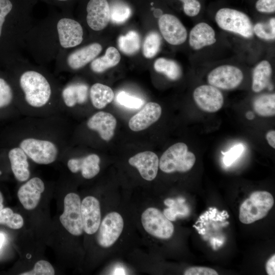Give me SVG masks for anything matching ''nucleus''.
<instances>
[{"instance_id":"nucleus-1","label":"nucleus","mask_w":275,"mask_h":275,"mask_svg":"<svg viewBox=\"0 0 275 275\" xmlns=\"http://www.w3.org/2000/svg\"><path fill=\"white\" fill-rule=\"evenodd\" d=\"M84 39V30L77 21L67 17L40 22L28 33L25 44L39 63L57 59L68 49L79 45Z\"/></svg>"},{"instance_id":"nucleus-3","label":"nucleus","mask_w":275,"mask_h":275,"mask_svg":"<svg viewBox=\"0 0 275 275\" xmlns=\"http://www.w3.org/2000/svg\"><path fill=\"white\" fill-rule=\"evenodd\" d=\"M196 162L195 154L188 150L183 143H177L170 146L161 155L159 161L160 170L164 173L186 172L190 170Z\"/></svg>"},{"instance_id":"nucleus-41","label":"nucleus","mask_w":275,"mask_h":275,"mask_svg":"<svg viewBox=\"0 0 275 275\" xmlns=\"http://www.w3.org/2000/svg\"><path fill=\"white\" fill-rule=\"evenodd\" d=\"M185 275H217V272L213 269L206 267H191L187 269Z\"/></svg>"},{"instance_id":"nucleus-35","label":"nucleus","mask_w":275,"mask_h":275,"mask_svg":"<svg viewBox=\"0 0 275 275\" xmlns=\"http://www.w3.org/2000/svg\"><path fill=\"white\" fill-rule=\"evenodd\" d=\"M116 100L119 104L129 108H140L144 103L142 99L132 96L124 91L118 93Z\"/></svg>"},{"instance_id":"nucleus-43","label":"nucleus","mask_w":275,"mask_h":275,"mask_svg":"<svg viewBox=\"0 0 275 275\" xmlns=\"http://www.w3.org/2000/svg\"><path fill=\"white\" fill-rule=\"evenodd\" d=\"M266 270L268 274H275V255H273L267 261L266 264Z\"/></svg>"},{"instance_id":"nucleus-30","label":"nucleus","mask_w":275,"mask_h":275,"mask_svg":"<svg viewBox=\"0 0 275 275\" xmlns=\"http://www.w3.org/2000/svg\"><path fill=\"white\" fill-rule=\"evenodd\" d=\"M110 20L114 23L121 24L125 22L131 14L130 7L125 2L114 0L109 6Z\"/></svg>"},{"instance_id":"nucleus-10","label":"nucleus","mask_w":275,"mask_h":275,"mask_svg":"<svg viewBox=\"0 0 275 275\" xmlns=\"http://www.w3.org/2000/svg\"><path fill=\"white\" fill-rule=\"evenodd\" d=\"M243 75L237 67L225 65L212 70L207 77L208 83L217 88L231 90L236 88L242 81Z\"/></svg>"},{"instance_id":"nucleus-29","label":"nucleus","mask_w":275,"mask_h":275,"mask_svg":"<svg viewBox=\"0 0 275 275\" xmlns=\"http://www.w3.org/2000/svg\"><path fill=\"white\" fill-rule=\"evenodd\" d=\"M155 70L164 74L172 80L178 79L181 75V70L179 65L174 61L163 58L157 59L154 63Z\"/></svg>"},{"instance_id":"nucleus-13","label":"nucleus","mask_w":275,"mask_h":275,"mask_svg":"<svg viewBox=\"0 0 275 275\" xmlns=\"http://www.w3.org/2000/svg\"><path fill=\"white\" fill-rule=\"evenodd\" d=\"M101 50V44L98 43H92L68 53L65 59L57 60V63L65 64L72 70H78L94 60Z\"/></svg>"},{"instance_id":"nucleus-16","label":"nucleus","mask_w":275,"mask_h":275,"mask_svg":"<svg viewBox=\"0 0 275 275\" xmlns=\"http://www.w3.org/2000/svg\"><path fill=\"white\" fill-rule=\"evenodd\" d=\"M45 186L39 178L34 177L23 184L17 192L18 198L26 210H33L38 205Z\"/></svg>"},{"instance_id":"nucleus-38","label":"nucleus","mask_w":275,"mask_h":275,"mask_svg":"<svg viewBox=\"0 0 275 275\" xmlns=\"http://www.w3.org/2000/svg\"><path fill=\"white\" fill-rule=\"evenodd\" d=\"M243 151L244 147L240 144L234 145L227 152L222 151L224 163L226 166H230L241 156Z\"/></svg>"},{"instance_id":"nucleus-27","label":"nucleus","mask_w":275,"mask_h":275,"mask_svg":"<svg viewBox=\"0 0 275 275\" xmlns=\"http://www.w3.org/2000/svg\"><path fill=\"white\" fill-rule=\"evenodd\" d=\"M255 112L262 117H271L275 115V94H262L257 97L253 102Z\"/></svg>"},{"instance_id":"nucleus-21","label":"nucleus","mask_w":275,"mask_h":275,"mask_svg":"<svg viewBox=\"0 0 275 275\" xmlns=\"http://www.w3.org/2000/svg\"><path fill=\"white\" fill-rule=\"evenodd\" d=\"M216 42L215 33L209 24L200 22L196 24L190 31L189 43L195 50L211 45Z\"/></svg>"},{"instance_id":"nucleus-4","label":"nucleus","mask_w":275,"mask_h":275,"mask_svg":"<svg viewBox=\"0 0 275 275\" xmlns=\"http://www.w3.org/2000/svg\"><path fill=\"white\" fill-rule=\"evenodd\" d=\"M274 204L273 198L266 191H256L241 205L239 209L240 221L250 224L266 216Z\"/></svg>"},{"instance_id":"nucleus-48","label":"nucleus","mask_w":275,"mask_h":275,"mask_svg":"<svg viewBox=\"0 0 275 275\" xmlns=\"http://www.w3.org/2000/svg\"><path fill=\"white\" fill-rule=\"evenodd\" d=\"M246 117L249 119H252L253 118V116L251 112L248 113Z\"/></svg>"},{"instance_id":"nucleus-20","label":"nucleus","mask_w":275,"mask_h":275,"mask_svg":"<svg viewBox=\"0 0 275 275\" xmlns=\"http://www.w3.org/2000/svg\"><path fill=\"white\" fill-rule=\"evenodd\" d=\"M100 158L95 154H91L80 158H72L67 162L70 171L74 173L81 171L82 177L91 179L100 171Z\"/></svg>"},{"instance_id":"nucleus-46","label":"nucleus","mask_w":275,"mask_h":275,"mask_svg":"<svg viewBox=\"0 0 275 275\" xmlns=\"http://www.w3.org/2000/svg\"><path fill=\"white\" fill-rule=\"evenodd\" d=\"M4 240H5L4 235L3 233H0V249L2 247Z\"/></svg>"},{"instance_id":"nucleus-28","label":"nucleus","mask_w":275,"mask_h":275,"mask_svg":"<svg viewBox=\"0 0 275 275\" xmlns=\"http://www.w3.org/2000/svg\"><path fill=\"white\" fill-rule=\"evenodd\" d=\"M118 45L123 53L128 56L133 55L138 52L140 48V36L136 31H129L125 35L119 37Z\"/></svg>"},{"instance_id":"nucleus-9","label":"nucleus","mask_w":275,"mask_h":275,"mask_svg":"<svg viewBox=\"0 0 275 275\" xmlns=\"http://www.w3.org/2000/svg\"><path fill=\"white\" fill-rule=\"evenodd\" d=\"M124 226L122 216L116 212L108 213L99 227L97 240L101 246L107 248L113 245L121 235Z\"/></svg>"},{"instance_id":"nucleus-42","label":"nucleus","mask_w":275,"mask_h":275,"mask_svg":"<svg viewBox=\"0 0 275 275\" xmlns=\"http://www.w3.org/2000/svg\"><path fill=\"white\" fill-rule=\"evenodd\" d=\"M256 9L260 12L272 13L275 11V0H258Z\"/></svg>"},{"instance_id":"nucleus-8","label":"nucleus","mask_w":275,"mask_h":275,"mask_svg":"<svg viewBox=\"0 0 275 275\" xmlns=\"http://www.w3.org/2000/svg\"><path fill=\"white\" fill-rule=\"evenodd\" d=\"M19 146L28 157L38 164L51 163L57 157V147L48 141L28 138L22 141Z\"/></svg>"},{"instance_id":"nucleus-2","label":"nucleus","mask_w":275,"mask_h":275,"mask_svg":"<svg viewBox=\"0 0 275 275\" xmlns=\"http://www.w3.org/2000/svg\"><path fill=\"white\" fill-rule=\"evenodd\" d=\"M19 79L20 88L26 102L34 107L45 105L50 99L51 85L43 73L35 67H26Z\"/></svg>"},{"instance_id":"nucleus-7","label":"nucleus","mask_w":275,"mask_h":275,"mask_svg":"<svg viewBox=\"0 0 275 275\" xmlns=\"http://www.w3.org/2000/svg\"><path fill=\"white\" fill-rule=\"evenodd\" d=\"M64 211L60 216L63 227L71 234L79 236L83 232L81 214V202L75 193L67 194L64 200Z\"/></svg>"},{"instance_id":"nucleus-14","label":"nucleus","mask_w":275,"mask_h":275,"mask_svg":"<svg viewBox=\"0 0 275 275\" xmlns=\"http://www.w3.org/2000/svg\"><path fill=\"white\" fill-rule=\"evenodd\" d=\"M86 21L95 31L103 30L110 20L109 6L107 0H90L87 6Z\"/></svg>"},{"instance_id":"nucleus-17","label":"nucleus","mask_w":275,"mask_h":275,"mask_svg":"<svg viewBox=\"0 0 275 275\" xmlns=\"http://www.w3.org/2000/svg\"><path fill=\"white\" fill-rule=\"evenodd\" d=\"M129 163L139 170L141 176L145 180L151 181L157 175L159 159L157 155L151 151L139 153L129 159Z\"/></svg>"},{"instance_id":"nucleus-19","label":"nucleus","mask_w":275,"mask_h":275,"mask_svg":"<svg viewBox=\"0 0 275 275\" xmlns=\"http://www.w3.org/2000/svg\"><path fill=\"white\" fill-rule=\"evenodd\" d=\"M116 125V118L111 114L104 112L96 113L87 122L88 128L97 131L101 139L106 141L114 136Z\"/></svg>"},{"instance_id":"nucleus-49","label":"nucleus","mask_w":275,"mask_h":275,"mask_svg":"<svg viewBox=\"0 0 275 275\" xmlns=\"http://www.w3.org/2000/svg\"><path fill=\"white\" fill-rule=\"evenodd\" d=\"M58 1H59V2H66V1H68L69 0H57Z\"/></svg>"},{"instance_id":"nucleus-32","label":"nucleus","mask_w":275,"mask_h":275,"mask_svg":"<svg viewBox=\"0 0 275 275\" xmlns=\"http://www.w3.org/2000/svg\"><path fill=\"white\" fill-rule=\"evenodd\" d=\"M0 224L6 225L12 229H19L23 225V219L21 215L14 213L10 208H3L0 210Z\"/></svg>"},{"instance_id":"nucleus-6","label":"nucleus","mask_w":275,"mask_h":275,"mask_svg":"<svg viewBox=\"0 0 275 275\" xmlns=\"http://www.w3.org/2000/svg\"><path fill=\"white\" fill-rule=\"evenodd\" d=\"M141 222L144 229L150 235L160 239H169L174 227L171 222L159 210L150 207L142 214Z\"/></svg>"},{"instance_id":"nucleus-15","label":"nucleus","mask_w":275,"mask_h":275,"mask_svg":"<svg viewBox=\"0 0 275 275\" xmlns=\"http://www.w3.org/2000/svg\"><path fill=\"white\" fill-rule=\"evenodd\" d=\"M81 214L84 231L93 234L98 230L101 222L99 201L93 196H88L81 203Z\"/></svg>"},{"instance_id":"nucleus-23","label":"nucleus","mask_w":275,"mask_h":275,"mask_svg":"<svg viewBox=\"0 0 275 275\" xmlns=\"http://www.w3.org/2000/svg\"><path fill=\"white\" fill-rule=\"evenodd\" d=\"M88 87L81 83L71 84L65 87L62 92L66 106L71 107L76 103H85L88 98Z\"/></svg>"},{"instance_id":"nucleus-24","label":"nucleus","mask_w":275,"mask_h":275,"mask_svg":"<svg viewBox=\"0 0 275 275\" xmlns=\"http://www.w3.org/2000/svg\"><path fill=\"white\" fill-rule=\"evenodd\" d=\"M272 74V68L270 63L263 60L254 68L252 78V90L259 92L268 85Z\"/></svg>"},{"instance_id":"nucleus-25","label":"nucleus","mask_w":275,"mask_h":275,"mask_svg":"<svg viewBox=\"0 0 275 275\" xmlns=\"http://www.w3.org/2000/svg\"><path fill=\"white\" fill-rule=\"evenodd\" d=\"M120 60L119 52L115 47L111 46L107 48L103 56L95 58L91 62L90 68L95 73H102L116 66Z\"/></svg>"},{"instance_id":"nucleus-11","label":"nucleus","mask_w":275,"mask_h":275,"mask_svg":"<svg viewBox=\"0 0 275 275\" xmlns=\"http://www.w3.org/2000/svg\"><path fill=\"white\" fill-rule=\"evenodd\" d=\"M193 96L198 106L202 111L214 113L219 110L224 104L221 92L211 85H202L195 89Z\"/></svg>"},{"instance_id":"nucleus-31","label":"nucleus","mask_w":275,"mask_h":275,"mask_svg":"<svg viewBox=\"0 0 275 275\" xmlns=\"http://www.w3.org/2000/svg\"><path fill=\"white\" fill-rule=\"evenodd\" d=\"M161 45V37L155 32L149 33L145 37L143 45V53L148 59L152 58L158 52Z\"/></svg>"},{"instance_id":"nucleus-5","label":"nucleus","mask_w":275,"mask_h":275,"mask_svg":"<svg viewBox=\"0 0 275 275\" xmlns=\"http://www.w3.org/2000/svg\"><path fill=\"white\" fill-rule=\"evenodd\" d=\"M215 20L223 30L250 38L254 34L253 25L249 17L238 10L222 8L216 13Z\"/></svg>"},{"instance_id":"nucleus-47","label":"nucleus","mask_w":275,"mask_h":275,"mask_svg":"<svg viewBox=\"0 0 275 275\" xmlns=\"http://www.w3.org/2000/svg\"><path fill=\"white\" fill-rule=\"evenodd\" d=\"M3 208V197L1 192L0 191V210H1Z\"/></svg>"},{"instance_id":"nucleus-12","label":"nucleus","mask_w":275,"mask_h":275,"mask_svg":"<svg viewBox=\"0 0 275 275\" xmlns=\"http://www.w3.org/2000/svg\"><path fill=\"white\" fill-rule=\"evenodd\" d=\"M159 30L164 39L174 45L183 43L187 38V31L181 21L175 16L166 14L158 20Z\"/></svg>"},{"instance_id":"nucleus-40","label":"nucleus","mask_w":275,"mask_h":275,"mask_svg":"<svg viewBox=\"0 0 275 275\" xmlns=\"http://www.w3.org/2000/svg\"><path fill=\"white\" fill-rule=\"evenodd\" d=\"M10 0H0V38L2 36V26L8 14L13 9Z\"/></svg>"},{"instance_id":"nucleus-22","label":"nucleus","mask_w":275,"mask_h":275,"mask_svg":"<svg viewBox=\"0 0 275 275\" xmlns=\"http://www.w3.org/2000/svg\"><path fill=\"white\" fill-rule=\"evenodd\" d=\"M8 156L15 178L20 182L27 180L30 172L27 155L24 152L20 147L14 148L9 151Z\"/></svg>"},{"instance_id":"nucleus-37","label":"nucleus","mask_w":275,"mask_h":275,"mask_svg":"<svg viewBox=\"0 0 275 275\" xmlns=\"http://www.w3.org/2000/svg\"><path fill=\"white\" fill-rule=\"evenodd\" d=\"M13 98L12 89L3 78H0V108L9 105Z\"/></svg>"},{"instance_id":"nucleus-33","label":"nucleus","mask_w":275,"mask_h":275,"mask_svg":"<svg viewBox=\"0 0 275 275\" xmlns=\"http://www.w3.org/2000/svg\"><path fill=\"white\" fill-rule=\"evenodd\" d=\"M253 31L259 38L264 40H274L275 38V19L272 18L268 23H257L253 26Z\"/></svg>"},{"instance_id":"nucleus-26","label":"nucleus","mask_w":275,"mask_h":275,"mask_svg":"<svg viewBox=\"0 0 275 275\" xmlns=\"http://www.w3.org/2000/svg\"><path fill=\"white\" fill-rule=\"evenodd\" d=\"M90 97L93 105L97 108L101 109L113 101L114 94L108 86L96 83L90 89Z\"/></svg>"},{"instance_id":"nucleus-36","label":"nucleus","mask_w":275,"mask_h":275,"mask_svg":"<svg viewBox=\"0 0 275 275\" xmlns=\"http://www.w3.org/2000/svg\"><path fill=\"white\" fill-rule=\"evenodd\" d=\"M54 269L51 264L47 261L40 260L37 262L30 271L20 273L21 275H53Z\"/></svg>"},{"instance_id":"nucleus-39","label":"nucleus","mask_w":275,"mask_h":275,"mask_svg":"<svg viewBox=\"0 0 275 275\" xmlns=\"http://www.w3.org/2000/svg\"><path fill=\"white\" fill-rule=\"evenodd\" d=\"M183 3V10L188 16L197 15L201 9V4L198 0H180Z\"/></svg>"},{"instance_id":"nucleus-34","label":"nucleus","mask_w":275,"mask_h":275,"mask_svg":"<svg viewBox=\"0 0 275 275\" xmlns=\"http://www.w3.org/2000/svg\"><path fill=\"white\" fill-rule=\"evenodd\" d=\"M183 199H180L179 203L177 204L173 199H167L164 201V204L169 206V208L165 209L163 214L170 221H175L176 217L179 215H186L187 212L186 207L182 205Z\"/></svg>"},{"instance_id":"nucleus-18","label":"nucleus","mask_w":275,"mask_h":275,"mask_svg":"<svg viewBox=\"0 0 275 275\" xmlns=\"http://www.w3.org/2000/svg\"><path fill=\"white\" fill-rule=\"evenodd\" d=\"M161 114V108L158 103L148 102L129 120V127L134 131L144 130L156 122Z\"/></svg>"},{"instance_id":"nucleus-45","label":"nucleus","mask_w":275,"mask_h":275,"mask_svg":"<svg viewBox=\"0 0 275 275\" xmlns=\"http://www.w3.org/2000/svg\"><path fill=\"white\" fill-rule=\"evenodd\" d=\"M125 271L124 269L121 268H118L115 269L114 272V274H125Z\"/></svg>"},{"instance_id":"nucleus-44","label":"nucleus","mask_w":275,"mask_h":275,"mask_svg":"<svg viewBox=\"0 0 275 275\" xmlns=\"http://www.w3.org/2000/svg\"><path fill=\"white\" fill-rule=\"evenodd\" d=\"M266 139L268 144L273 149L275 148V131L270 130L266 134Z\"/></svg>"}]
</instances>
